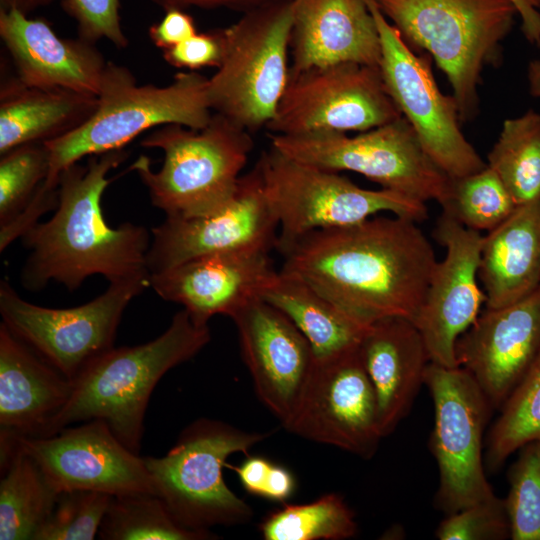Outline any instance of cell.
Wrapping results in <instances>:
<instances>
[{
	"instance_id": "1",
	"label": "cell",
	"mask_w": 540,
	"mask_h": 540,
	"mask_svg": "<svg viewBox=\"0 0 540 540\" xmlns=\"http://www.w3.org/2000/svg\"><path fill=\"white\" fill-rule=\"evenodd\" d=\"M277 250L281 271L365 326L388 317L413 321L437 263L417 222L396 215L315 230Z\"/></svg>"
},
{
	"instance_id": "2",
	"label": "cell",
	"mask_w": 540,
	"mask_h": 540,
	"mask_svg": "<svg viewBox=\"0 0 540 540\" xmlns=\"http://www.w3.org/2000/svg\"><path fill=\"white\" fill-rule=\"evenodd\" d=\"M126 157L124 149L113 150L89 156L85 166L77 162L61 172L55 214L22 236L30 250L21 274L25 288L39 290L54 280L75 290L95 274L109 282L150 274L148 230L129 222L112 228L103 216L107 175Z\"/></svg>"
},
{
	"instance_id": "3",
	"label": "cell",
	"mask_w": 540,
	"mask_h": 540,
	"mask_svg": "<svg viewBox=\"0 0 540 540\" xmlns=\"http://www.w3.org/2000/svg\"><path fill=\"white\" fill-rule=\"evenodd\" d=\"M210 339L209 326L196 324L182 309L154 340L137 346L113 347L72 382L69 400L42 437L74 423L99 419L128 449L139 454L153 389L169 370L196 356Z\"/></svg>"
},
{
	"instance_id": "4",
	"label": "cell",
	"mask_w": 540,
	"mask_h": 540,
	"mask_svg": "<svg viewBox=\"0 0 540 540\" xmlns=\"http://www.w3.org/2000/svg\"><path fill=\"white\" fill-rule=\"evenodd\" d=\"M207 86L208 78L195 71L177 73L167 86H139L127 68L109 62L92 116L70 133L45 142L50 168L38 196L56 200L58 178L63 170L83 157L124 149L153 127H206L213 115Z\"/></svg>"
},
{
	"instance_id": "5",
	"label": "cell",
	"mask_w": 540,
	"mask_h": 540,
	"mask_svg": "<svg viewBox=\"0 0 540 540\" xmlns=\"http://www.w3.org/2000/svg\"><path fill=\"white\" fill-rule=\"evenodd\" d=\"M410 47L428 52L445 74L461 122L479 110L486 66L502 60V42L518 11L512 0H375Z\"/></svg>"
},
{
	"instance_id": "6",
	"label": "cell",
	"mask_w": 540,
	"mask_h": 540,
	"mask_svg": "<svg viewBox=\"0 0 540 540\" xmlns=\"http://www.w3.org/2000/svg\"><path fill=\"white\" fill-rule=\"evenodd\" d=\"M141 145L163 152L156 172L144 155L130 167L147 187L152 204L166 218L190 219L213 214L229 203L254 141L252 133L213 113L202 129L164 125Z\"/></svg>"
},
{
	"instance_id": "7",
	"label": "cell",
	"mask_w": 540,
	"mask_h": 540,
	"mask_svg": "<svg viewBox=\"0 0 540 540\" xmlns=\"http://www.w3.org/2000/svg\"><path fill=\"white\" fill-rule=\"evenodd\" d=\"M269 436L199 418L182 430L167 454L143 457L154 493L187 529L209 532L218 525L245 524L252 508L227 486L223 468L232 454H247Z\"/></svg>"
},
{
	"instance_id": "8",
	"label": "cell",
	"mask_w": 540,
	"mask_h": 540,
	"mask_svg": "<svg viewBox=\"0 0 540 540\" xmlns=\"http://www.w3.org/2000/svg\"><path fill=\"white\" fill-rule=\"evenodd\" d=\"M293 0L243 13L219 29L222 58L208 78L211 110L250 133L273 120L288 83Z\"/></svg>"
},
{
	"instance_id": "9",
	"label": "cell",
	"mask_w": 540,
	"mask_h": 540,
	"mask_svg": "<svg viewBox=\"0 0 540 540\" xmlns=\"http://www.w3.org/2000/svg\"><path fill=\"white\" fill-rule=\"evenodd\" d=\"M278 219L276 248L315 230L363 222L390 212L424 221L425 202L389 189L362 188L339 172L307 164L270 146L255 164Z\"/></svg>"
},
{
	"instance_id": "10",
	"label": "cell",
	"mask_w": 540,
	"mask_h": 540,
	"mask_svg": "<svg viewBox=\"0 0 540 540\" xmlns=\"http://www.w3.org/2000/svg\"><path fill=\"white\" fill-rule=\"evenodd\" d=\"M271 146L298 161L323 169L351 171L384 189L439 204L450 177L431 159L403 117L349 136L345 132L269 134Z\"/></svg>"
},
{
	"instance_id": "11",
	"label": "cell",
	"mask_w": 540,
	"mask_h": 540,
	"mask_svg": "<svg viewBox=\"0 0 540 540\" xmlns=\"http://www.w3.org/2000/svg\"><path fill=\"white\" fill-rule=\"evenodd\" d=\"M150 274L109 282L95 299L56 309L21 298L6 281L0 283L2 323L39 357L70 381L114 347L122 315L149 285Z\"/></svg>"
},
{
	"instance_id": "12",
	"label": "cell",
	"mask_w": 540,
	"mask_h": 540,
	"mask_svg": "<svg viewBox=\"0 0 540 540\" xmlns=\"http://www.w3.org/2000/svg\"><path fill=\"white\" fill-rule=\"evenodd\" d=\"M424 384L434 404L430 450L439 470L435 504L448 515L495 496L483 455V435L494 409L461 366L429 362Z\"/></svg>"
},
{
	"instance_id": "13",
	"label": "cell",
	"mask_w": 540,
	"mask_h": 540,
	"mask_svg": "<svg viewBox=\"0 0 540 540\" xmlns=\"http://www.w3.org/2000/svg\"><path fill=\"white\" fill-rule=\"evenodd\" d=\"M364 1L379 34V69L386 90L427 154L450 178L484 169L487 163L464 136L456 101L439 89L430 61L413 52L375 0Z\"/></svg>"
},
{
	"instance_id": "14",
	"label": "cell",
	"mask_w": 540,
	"mask_h": 540,
	"mask_svg": "<svg viewBox=\"0 0 540 540\" xmlns=\"http://www.w3.org/2000/svg\"><path fill=\"white\" fill-rule=\"evenodd\" d=\"M401 116L379 66L348 62L290 71L266 128L279 135L364 132Z\"/></svg>"
},
{
	"instance_id": "15",
	"label": "cell",
	"mask_w": 540,
	"mask_h": 540,
	"mask_svg": "<svg viewBox=\"0 0 540 540\" xmlns=\"http://www.w3.org/2000/svg\"><path fill=\"white\" fill-rule=\"evenodd\" d=\"M283 427L366 459L375 454L383 435L359 345L315 357L297 406Z\"/></svg>"
},
{
	"instance_id": "16",
	"label": "cell",
	"mask_w": 540,
	"mask_h": 540,
	"mask_svg": "<svg viewBox=\"0 0 540 540\" xmlns=\"http://www.w3.org/2000/svg\"><path fill=\"white\" fill-rule=\"evenodd\" d=\"M278 228L255 165L240 177L233 198L219 211L190 219L166 218L153 228L147 268L155 273L215 253L271 251Z\"/></svg>"
},
{
	"instance_id": "17",
	"label": "cell",
	"mask_w": 540,
	"mask_h": 540,
	"mask_svg": "<svg viewBox=\"0 0 540 540\" xmlns=\"http://www.w3.org/2000/svg\"><path fill=\"white\" fill-rule=\"evenodd\" d=\"M0 442H15L60 492L92 490L112 496L154 493L143 457L128 449L99 419L67 426L48 437Z\"/></svg>"
},
{
	"instance_id": "18",
	"label": "cell",
	"mask_w": 540,
	"mask_h": 540,
	"mask_svg": "<svg viewBox=\"0 0 540 540\" xmlns=\"http://www.w3.org/2000/svg\"><path fill=\"white\" fill-rule=\"evenodd\" d=\"M434 236L445 248V256L434 267L413 323L430 362L456 367V342L477 320L485 302L478 284L483 236L444 214L437 221Z\"/></svg>"
},
{
	"instance_id": "19",
	"label": "cell",
	"mask_w": 540,
	"mask_h": 540,
	"mask_svg": "<svg viewBox=\"0 0 540 540\" xmlns=\"http://www.w3.org/2000/svg\"><path fill=\"white\" fill-rule=\"evenodd\" d=\"M231 319L255 392L284 425L311 372L312 347L284 313L262 298L246 304Z\"/></svg>"
},
{
	"instance_id": "20",
	"label": "cell",
	"mask_w": 540,
	"mask_h": 540,
	"mask_svg": "<svg viewBox=\"0 0 540 540\" xmlns=\"http://www.w3.org/2000/svg\"><path fill=\"white\" fill-rule=\"evenodd\" d=\"M455 353L499 410L540 354V287L510 305L486 308L458 338Z\"/></svg>"
},
{
	"instance_id": "21",
	"label": "cell",
	"mask_w": 540,
	"mask_h": 540,
	"mask_svg": "<svg viewBox=\"0 0 540 540\" xmlns=\"http://www.w3.org/2000/svg\"><path fill=\"white\" fill-rule=\"evenodd\" d=\"M268 250L200 256L150 273L149 285L164 300L182 305L198 325L215 315L230 318L261 298L277 274Z\"/></svg>"
},
{
	"instance_id": "22",
	"label": "cell",
	"mask_w": 540,
	"mask_h": 540,
	"mask_svg": "<svg viewBox=\"0 0 540 540\" xmlns=\"http://www.w3.org/2000/svg\"><path fill=\"white\" fill-rule=\"evenodd\" d=\"M0 37L22 84L100 94L109 62L94 43L61 38L45 20L16 8L0 10Z\"/></svg>"
},
{
	"instance_id": "23",
	"label": "cell",
	"mask_w": 540,
	"mask_h": 540,
	"mask_svg": "<svg viewBox=\"0 0 540 540\" xmlns=\"http://www.w3.org/2000/svg\"><path fill=\"white\" fill-rule=\"evenodd\" d=\"M290 53L292 72L348 62L379 66L374 17L364 0H293Z\"/></svg>"
},
{
	"instance_id": "24",
	"label": "cell",
	"mask_w": 540,
	"mask_h": 540,
	"mask_svg": "<svg viewBox=\"0 0 540 540\" xmlns=\"http://www.w3.org/2000/svg\"><path fill=\"white\" fill-rule=\"evenodd\" d=\"M73 383L0 325V440L42 437Z\"/></svg>"
},
{
	"instance_id": "25",
	"label": "cell",
	"mask_w": 540,
	"mask_h": 540,
	"mask_svg": "<svg viewBox=\"0 0 540 540\" xmlns=\"http://www.w3.org/2000/svg\"><path fill=\"white\" fill-rule=\"evenodd\" d=\"M375 390L383 437L408 414L430 362L424 340L410 319L388 317L370 324L359 344Z\"/></svg>"
},
{
	"instance_id": "26",
	"label": "cell",
	"mask_w": 540,
	"mask_h": 540,
	"mask_svg": "<svg viewBox=\"0 0 540 540\" xmlns=\"http://www.w3.org/2000/svg\"><path fill=\"white\" fill-rule=\"evenodd\" d=\"M478 278L488 309L515 303L540 287V202L517 207L483 236Z\"/></svg>"
},
{
	"instance_id": "27",
	"label": "cell",
	"mask_w": 540,
	"mask_h": 540,
	"mask_svg": "<svg viewBox=\"0 0 540 540\" xmlns=\"http://www.w3.org/2000/svg\"><path fill=\"white\" fill-rule=\"evenodd\" d=\"M2 77L0 87V154L30 143L62 137L85 123L98 106V97L60 88L22 84Z\"/></svg>"
},
{
	"instance_id": "28",
	"label": "cell",
	"mask_w": 540,
	"mask_h": 540,
	"mask_svg": "<svg viewBox=\"0 0 540 540\" xmlns=\"http://www.w3.org/2000/svg\"><path fill=\"white\" fill-rule=\"evenodd\" d=\"M261 298L284 313L310 343L315 357L358 346L365 326L302 279L279 270Z\"/></svg>"
},
{
	"instance_id": "29",
	"label": "cell",
	"mask_w": 540,
	"mask_h": 540,
	"mask_svg": "<svg viewBox=\"0 0 540 540\" xmlns=\"http://www.w3.org/2000/svg\"><path fill=\"white\" fill-rule=\"evenodd\" d=\"M0 539L33 540L60 491L15 442L0 444Z\"/></svg>"
},
{
	"instance_id": "30",
	"label": "cell",
	"mask_w": 540,
	"mask_h": 540,
	"mask_svg": "<svg viewBox=\"0 0 540 540\" xmlns=\"http://www.w3.org/2000/svg\"><path fill=\"white\" fill-rule=\"evenodd\" d=\"M487 165L517 207L540 202V113L530 109L506 119Z\"/></svg>"
},
{
	"instance_id": "31",
	"label": "cell",
	"mask_w": 540,
	"mask_h": 540,
	"mask_svg": "<svg viewBox=\"0 0 540 540\" xmlns=\"http://www.w3.org/2000/svg\"><path fill=\"white\" fill-rule=\"evenodd\" d=\"M265 540H344L358 531L355 514L336 493L306 504H287L268 513L259 524Z\"/></svg>"
},
{
	"instance_id": "32",
	"label": "cell",
	"mask_w": 540,
	"mask_h": 540,
	"mask_svg": "<svg viewBox=\"0 0 540 540\" xmlns=\"http://www.w3.org/2000/svg\"><path fill=\"white\" fill-rule=\"evenodd\" d=\"M104 540H207L217 535L182 526L154 493L113 496L98 532Z\"/></svg>"
},
{
	"instance_id": "33",
	"label": "cell",
	"mask_w": 540,
	"mask_h": 540,
	"mask_svg": "<svg viewBox=\"0 0 540 540\" xmlns=\"http://www.w3.org/2000/svg\"><path fill=\"white\" fill-rule=\"evenodd\" d=\"M499 411L486 441L489 471L498 470L525 444L540 441V354Z\"/></svg>"
},
{
	"instance_id": "34",
	"label": "cell",
	"mask_w": 540,
	"mask_h": 540,
	"mask_svg": "<svg viewBox=\"0 0 540 540\" xmlns=\"http://www.w3.org/2000/svg\"><path fill=\"white\" fill-rule=\"evenodd\" d=\"M443 214L476 231H491L517 208L498 175L488 165L476 173L450 178L440 203Z\"/></svg>"
},
{
	"instance_id": "35",
	"label": "cell",
	"mask_w": 540,
	"mask_h": 540,
	"mask_svg": "<svg viewBox=\"0 0 540 540\" xmlns=\"http://www.w3.org/2000/svg\"><path fill=\"white\" fill-rule=\"evenodd\" d=\"M50 152L45 143L15 147L0 160V227L18 217L46 180Z\"/></svg>"
},
{
	"instance_id": "36",
	"label": "cell",
	"mask_w": 540,
	"mask_h": 540,
	"mask_svg": "<svg viewBox=\"0 0 540 540\" xmlns=\"http://www.w3.org/2000/svg\"><path fill=\"white\" fill-rule=\"evenodd\" d=\"M508 471L510 539L540 540V441L525 444Z\"/></svg>"
},
{
	"instance_id": "37",
	"label": "cell",
	"mask_w": 540,
	"mask_h": 540,
	"mask_svg": "<svg viewBox=\"0 0 540 540\" xmlns=\"http://www.w3.org/2000/svg\"><path fill=\"white\" fill-rule=\"evenodd\" d=\"M112 495L92 490H66L33 540H92L98 535Z\"/></svg>"
},
{
	"instance_id": "38",
	"label": "cell",
	"mask_w": 540,
	"mask_h": 540,
	"mask_svg": "<svg viewBox=\"0 0 540 540\" xmlns=\"http://www.w3.org/2000/svg\"><path fill=\"white\" fill-rule=\"evenodd\" d=\"M435 535L440 540H506L511 532L505 500L495 495L448 514Z\"/></svg>"
},
{
	"instance_id": "39",
	"label": "cell",
	"mask_w": 540,
	"mask_h": 540,
	"mask_svg": "<svg viewBox=\"0 0 540 540\" xmlns=\"http://www.w3.org/2000/svg\"><path fill=\"white\" fill-rule=\"evenodd\" d=\"M62 5L76 21L80 38L94 44L106 39L118 48L128 45L120 23V0H63Z\"/></svg>"
},
{
	"instance_id": "40",
	"label": "cell",
	"mask_w": 540,
	"mask_h": 540,
	"mask_svg": "<svg viewBox=\"0 0 540 540\" xmlns=\"http://www.w3.org/2000/svg\"><path fill=\"white\" fill-rule=\"evenodd\" d=\"M226 467L235 471L247 493L273 502L286 503L297 487L289 469L263 456H248L239 466Z\"/></svg>"
},
{
	"instance_id": "41",
	"label": "cell",
	"mask_w": 540,
	"mask_h": 540,
	"mask_svg": "<svg viewBox=\"0 0 540 540\" xmlns=\"http://www.w3.org/2000/svg\"><path fill=\"white\" fill-rule=\"evenodd\" d=\"M164 60L171 66L191 71L218 67L222 58L220 31L196 33L184 42L163 51Z\"/></svg>"
},
{
	"instance_id": "42",
	"label": "cell",
	"mask_w": 540,
	"mask_h": 540,
	"mask_svg": "<svg viewBox=\"0 0 540 540\" xmlns=\"http://www.w3.org/2000/svg\"><path fill=\"white\" fill-rule=\"evenodd\" d=\"M197 32L193 18L181 9L166 10L160 22L149 29V37L154 45L160 49H170Z\"/></svg>"
},
{
	"instance_id": "43",
	"label": "cell",
	"mask_w": 540,
	"mask_h": 540,
	"mask_svg": "<svg viewBox=\"0 0 540 540\" xmlns=\"http://www.w3.org/2000/svg\"><path fill=\"white\" fill-rule=\"evenodd\" d=\"M156 4L169 9H184L188 7H199L206 9L227 8L241 11L243 13L257 7L273 3L280 0H152Z\"/></svg>"
},
{
	"instance_id": "44",
	"label": "cell",
	"mask_w": 540,
	"mask_h": 540,
	"mask_svg": "<svg viewBox=\"0 0 540 540\" xmlns=\"http://www.w3.org/2000/svg\"><path fill=\"white\" fill-rule=\"evenodd\" d=\"M521 20L524 37L533 45L540 47V11L528 0H512Z\"/></svg>"
},
{
	"instance_id": "45",
	"label": "cell",
	"mask_w": 540,
	"mask_h": 540,
	"mask_svg": "<svg viewBox=\"0 0 540 540\" xmlns=\"http://www.w3.org/2000/svg\"><path fill=\"white\" fill-rule=\"evenodd\" d=\"M54 0H1V9L16 8L24 14L48 5Z\"/></svg>"
},
{
	"instance_id": "46",
	"label": "cell",
	"mask_w": 540,
	"mask_h": 540,
	"mask_svg": "<svg viewBox=\"0 0 540 540\" xmlns=\"http://www.w3.org/2000/svg\"><path fill=\"white\" fill-rule=\"evenodd\" d=\"M528 80L532 95L540 98V61L535 60L529 64Z\"/></svg>"
},
{
	"instance_id": "47",
	"label": "cell",
	"mask_w": 540,
	"mask_h": 540,
	"mask_svg": "<svg viewBox=\"0 0 540 540\" xmlns=\"http://www.w3.org/2000/svg\"><path fill=\"white\" fill-rule=\"evenodd\" d=\"M536 9L540 11V0H528Z\"/></svg>"
}]
</instances>
